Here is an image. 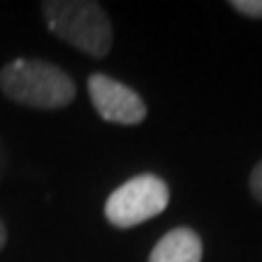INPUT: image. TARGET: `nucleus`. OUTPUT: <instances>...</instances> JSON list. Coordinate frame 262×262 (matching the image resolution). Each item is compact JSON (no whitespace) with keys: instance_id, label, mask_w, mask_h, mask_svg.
<instances>
[{"instance_id":"20e7f679","label":"nucleus","mask_w":262,"mask_h":262,"mask_svg":"<svg viewBox=\"0 0 262 262\" xmlns=\"http://www.w3.org/2000/svg\"><path fill=\"white\" fill-rule=\"evenodd\" d=\"M88 95H90L93 110L110 124L136 126L148 114L143 97L134 88L119 83L104 73H93L88 78Z\"/></svg>"},{"instance_id":"7ed1b4c3","label":"nucleus","mask_w":262,"mask_h":262,"mask_svg":"<svg viewBox=\"0 0 262 262\" xmlns=\"http://www.w3.org/2000/svg\"><path fill=\"white\" fill-rule=\"evenodd\" d=\"M170 189L165 180L143 172L126 180L104 202V219L114 228H134L160 216L168 209Z\"/></svg>"},{"instance_id":"f257e3e1","label":"nucleus","mask_w":262,"mask_h":262,"mask_svg":"<svg viewBox=\"0 0 262 262\" xmlns=\"http://www.w3.org/2000/svg\"><path fill=\"white\" fill-rule=\"evenodd\" d=\"M0 93L32 110H63L78 90L63 68L39 58H15L0 68Z\"/></svg>"},{"instance_id":"0eeeda50","label":"nucleus","mask_w":262,"mask_h":262,"mask_svg":"<svg viewBox=\"0 0 262 262\" xmlns=\"http://www.w3.org/2000/svg\"><path fill=\"white\" fill-rule=\"evenodd\" d=\"M250 194L257 199L262 204V160H257V165L253 168V172H250Z\"/></svg>"},{"instance_id":"423d86ee","label":"nucleus","mask_w":262,"mask_h":262,"mask_svg":"<svg viewBox=\"0 0 262 262\" xmlns=\"http://www.w3.org/2000/svg\"><path fill=\"white\" fill-rule=\"evenodd\" d=\"M228 5L248 19H262V0H231Z\"/></svg>"},{"instance_id":"39448f33","label":"nucleus","mask_w":262,"mask_h":262,"mask_svg":"<svg viewBox=\"0 0 262 262\" xmlns=\"http://www.w3.org/2000/svg\"><path fill=\"white\" fill-rule=\"evenodd\" d=\"M204 245L194 228L178 226L153 245L148 262H202Z\"/></svg>"},{"instance_id":"6e6552de","label":"nucleus","mask_w":262,"mask_h":262,"mask_svg":"<svg viewBox=\"0 0 262 262\" xmlns=\"http://www.w3.org/2000/svg\"><path fill=\"white\" fill-rule=\"evenodd\" d=\"M8 243V231H5V224H3V219H0V250L5 248Z\"/></svg>"},{"instance_id":"f03ea898","label":"nucleus","mask_w":262,"mask_h":262,"mask_svg":"<svg viewBox=\"0 0 262 262\" xmlns=\"http://www.w3.org/2000/svg\"><path fill=\"white\" fill-rule=\"evenodd\" d=\"M47 29L61 41L93 58H104L114 44L107 10L93 0H47L41 3Z\"/></svg>"}]
</instances>
